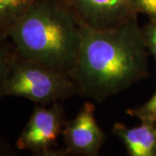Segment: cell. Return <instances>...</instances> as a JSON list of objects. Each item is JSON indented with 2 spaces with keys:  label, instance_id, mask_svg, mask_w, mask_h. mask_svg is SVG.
<instances>
[{
  "label": "cell",
  "instance_id": "cell-4",
  "mask_svg": "<svg viewBox=\"0 0 156 156\" xmlns=\"http://www.w3.org/2000/svg\"><path fill=\"white\" fill-rule=\"evenodd\" d=\"M66 122L61 101L47 105L37 104L17 140L20 150L30 151L34 155H58L57 140Z\"/></svg>",
  "mask_w": 156,
  "mask_h": 156
},
{
  "label": "cell",
  "instance_id": "cell-10",
  "mask_svg": "<svg viewBox=\"0 0 156 156\" xmlns=\"http://www.w3.org/2000/svg\"><path fill=\"white\" fill-rule=\"evenodd\" d=\"M128 115L139 119L140 122L156 124V90L154 94L143 105L126 110Z\"/></svg>",
  "mask_w": 156,
  "mask_h": 156
},
{
  "label": "cell",
  "instance_id": "cell-5",
  "mask_svg": "<svg viewBox=\"0 0 156 156\" xmlns=\"http://www.w3.org/2000/svg\"><path fill=\"white\" fill-rule=\"evenodd\" d=\"M95 108L91 102H85L76 116L66 121L62 130L65 148L60 155L95 156L103 145L106 134L95 120Z\"/></svg>",
  "mask_w": 156,
  "mask_h": 156
},
{
  "label": "cell",
  "instance_id": "cell-12",
  "mask_svg": "<svg viewBox=\"0 0 156 156\" xmlns=\"http://www.w3.org/2000/svg\"><path fill=\"white\" fill-rule=\"evenodd\" d=\"M138 13L144 14L149 19L156 18V0H133Z\"/></svg>",
  "mask_w": 156,
  "mask_h": 156
},
{
  "label": "cell",
  "instance_id": "cell-7",
  "mask_svg": "<svg viewBox=\"0 0 156 156\" xmlns=\"http://www.w3.org/2000/svg\"><path fill=\"white\" fill-rule=\"evenodd\" d=\"M155 125L147 122L135 128H128L123 123L116 122L113 134L121 140L130 156H156Z\"/></svg>",
  "mask_w": 156,
  "mask_h": 156
},
{
  "label": "cell",
  "instance_id": "cell-1",
  "mask_svg": "<svg viewBox=\"0 0 156 156\" xmlns=\"http://www.w3.org/2000/svg\"><path fill=\"white\" fill-rule=\"evenodd\" d=\"M147 58L137 18L104 30L81 21V44L69 75L79 96L102 102L147 77Z\"/></svg>",
  "mask_w": 156,
  "mask_h": 156
},
{
  "label": "cell",
  "instance_id": "cell-2",
  "mask_svg": "<svg viewBox=\"0 0 156 156\" xmlns=\"http://www.w3.org/2000/svg\"><path fill=\"white\" fill-rule=\"evenodd\" d=\"M6 35L18 56L69 74L81 44V21L64 0H40Z\"/></svg>",
  "mask_w": 156,
  "mask_h": 156
},
{
  "label": "cell",
  "instance_id": "cell-6",
  "mask_svg": "<svg viewBox=\"0 0 156 156\" xmlns=\"http://www.w3.org/2000/svg\"><path fill=\"white\" fill-rule=\"evenodd\" d=\"M79 19L95 29H111L137 18L133 0H64Z\"/></svg>",
  "mask_w": 156,
  "mask_h": 156
},
{
  "label": "cell",
  "instance_id": "cell-8",
  "mask_svg": "<svg viewBox=\"0 0 156 156\" xmlns=\"http://www.w3.org/2000/svg\"><path fill=\"white\" fill-rule=\"evenodd\" d=\"M38 1L40 0H0V33L6 35L19 18Z\"/></svg>",
  "mask_w": 156,
  "mask_h": 156
},
{
  "label": "cell",
  "instance_id": "cell-11",
  "mask_svg": "<svg viewBox=\"0 0 156 156\" xmlns=\"http://www.w3.org/2000/svg\"><path fill=\"white\" fill-rule=\"evenodd\" d=\"M141 31L147 49L156 62V18L150 19Z\"/></svg>",
  "mask_w": 156,
  "mask_h": 156
},
{
  "label": "cell",
  "instance_id": "cell-14",
  "mask_svg": "<svg viewBox=\"0 0 156 156\" xmlns=\"http://www.w3.org/2000/svg\"><path fill=\"white\" fill-rule=\"evenodd\" d=\"M155 132H156V125H155Z\"/></svg>",
  "mask_w": 156,
  "mask_h": 156
},
{
  "label": "cell",
  "instance_id": "cell-9",
  "mask_svg": "<svg viewBox=\"0 0 156 156\" xmlns=\"http://www.w3.org/2000/svg\"><path fill=\"white\" fill-rule=\"evenodd\" d=\"M17 55L16 47L11 38L5 34L0 33V99L4 97V86Z\"/></svg>",
  "mask_w": 156,
  "mask_h": 156
},
{
  "label": "cell",
  "instance_id": "cell-13",
  "mask_svg": "<svg viewBox=\"0 0 156 156\" xmlns=\"http://www.w3.org/2000/svg\"><path fill=\"white\" fill-rule=\"evenodd\" d=\"M12 153V150L10 148L9 146H7L5 142H4L0 139V156L8 155Z\"/></svg>",
  "mask_w": 156,
  "mask_h": 156
},
{
  "label": "cell",
  "instance_id": "cell-3",
  "mask_svg": "<svg viewBox=\"0 0 156 156\" xmlns=\"http://www.w3.org/2000/svg\"><path fill=\"white\" fill-rule=\"evenodd\" d=\"M78 95L76 83L68 72L23 58L18 54L11 65L3 96L22 97L48 105Z\"/></svg>",
  "mask_w": 156,
  "mask_h": 156
}]
</instances>
